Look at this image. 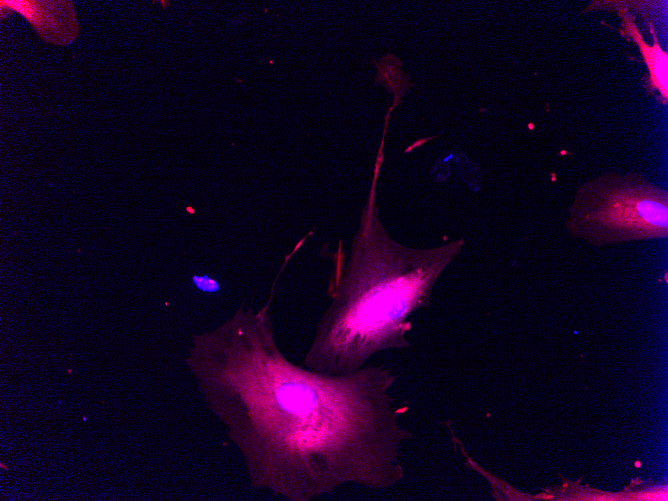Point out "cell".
<instances>
[{
    "mask_svg": "<svg viewBox=\"0 0 668 501\" xmlns=\"http://www.w3.org/2000/svg\"><path fill=\"white\" fill-rule=\"evenodd\" d=\"M188 364L253 489L311 501L347 485L385 490L404 479L413 433L391 392L397 376L384 366L331 375L293 363L278 346L269 303L239 307L195 336Z\"/></svg>",
    "mask_w": 668,
    "mask_h": 501,
    "instance_id": "cell-1",
    "label": "cell"
},
{
    "mask_svg": "<svg viewBox=\"0 0 668 501\" xmlns=\"http://www.w3.org/2000/svg\"><path fill=\"white\" fill-rule=\"evenodd\" d=\"M382 161L379 150L348 262L332 284L331 303L304 354L303 366L316 372H354L379 352L409 348L410 316L429 306L437 279L465 244L458 239L422 249L390 237L375 202Z\"/></svg>",
    "mask_w": 668,
    "mask_h": 501,
    "instance_id": "cell-2",
    "label": "cell"
},
{
    "mask_svg": "<svg viewBox=\"0 0 668 501\" xmlns=\"http://www.w3.org/2000/svg\"><path fill=\"white\" fill-rule=\"evenodd\" d=\"M565 226L596 247L667 238L668 193L640 173L608 172L577 189Z\"/></svg>",
    "mask_w": 668,
    "mask_h": 501,
    "instance_id": "cell-3",
    "label": "cell"
},
{
    "mask_svg": "<svg viewBox=\"0 0 668 501\" xmlns=\"http://www.w3.org/2000/svg\"><path fill=\"white\" fill-rule=\"evenodd\" d=\"M618 14L622 19L623 35H628L638 46L640 53L646 63L649 77L648 82L653 89H657L664 102L668 98V55L663 51L656 38L653 26L649 23L653 37V45L645 43L640 34L634 18L625 9H618Z\"/></svg>",
    "mask_w": 668,
    "mask_h": 501,
    "instance_id": "cell-4",
    "label": "cell"
},
{
    "mask_svg": "<svg viewBox=\"0 0 668 501\" xmlns=\"http://www.w3.org/2000/svg\"><path fill=\"white\" fill-rule=\"evenodd\" d=\"M400 61L395 58L394 63H389L387 57L381 60V64L375 62L378 67V76L376 77V82H381V84L388 87L391 91H396L402 86H405V81L408 80V77L400 70Z\"/></svg>",
    "mask_w": 668,
    "mask_h": 501,
    "instance_id": "cell-5",
    "label": "cell"
},
{
    "mask_svg": "<svg viewBox=\"0 0 668 501\" xmlns=\"http://www.w3.org/2000/svg\"><path fill=\"white\" fill-rule=\"evenodd\" d=\"M196 285H197L200 289L205 290V291H214V290H217V289H218L217 284H216L215 282L210 281V280H208V279H206V278H204V282H201V281L198 279V281L196 282Z\"/></svg>",
    "mask_w": 668,
    "mask_h": 501,
    "instance_id": "cell-6",
    "label": "cell"
}]
</instances>
